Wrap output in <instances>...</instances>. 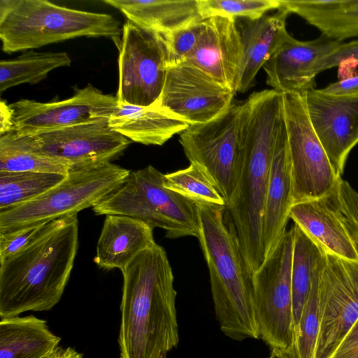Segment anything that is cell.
I'll use <instances>...</instances> for the list:
<instances>
[{"instance_id": "obj_1", "label": "cell", "mask_w": 358, "mask_h": 358, "mask_svg": "<svg viewBox=\"0 0 358 358\" xmlns=\"http://www.w3.org/2000/svg\"><path fill=\"white\" fill-rule=\"evenodd\" d=\"M120 358H166L179 342L173 273L155 243L121 270Z\"/></svg>"}, {"instance_id": "obj_2", "label": "cell", "mask_w": 358, "mask_h": 358, "mask_svg": "<svg viewBox=\"0 0 358 358\" xmlns=\"http://www.w3.org/2000/svg\"><path fill=\"white\" fill-rule=\"evenodd\" d=\"M283 118L282 96L273 90L253 92L243 102L242 166L227 206L241 252L254 273L264 261L262 220L273 155Z\"/></svg>"}, {"instance_id": "obj_3", "label": "cell", "mask_w": 358, "mask_h": 358, "mask_svg": "<svg viewBox=\"0 0 358 358\" xmlns=\"http://www.w3.org/2000/svg\"><path fill=\"white\" fill-rule=\"evenodd\" d=\"M78 215L57 219L47 232L0 261V317L47 311L61 299L78 248Z\"/></svg>"}, {"instance_id": "obj_4", "label": "cell", "mask_w": 358, "mask_h": 358, "mask_svg": "<svg viewBox=\"0 0 358 358\" xmlns=\"http://www.w3.org/2000/svg\"><path fill=\"white\" fill-rule=\"evenodd\" d=\"M200 246L210 275L217 320L227 337L259 338L252 273L248 268L234 227L224 218L226 206L196 203Z\"/></svg>"}, {"instance_id": "obj_5", "label": "cell", "mask_w": 358, "mask_h": 358, "mask_svg": "<svg viewBox=\"0 0 358 358\" xmlns=\"http://www.w3.org/2000/svg\"><path fill=\"white\" fill-rule=\"evenodd\" d=\"M122 32L111 15L69 8L46 0H1L0 39L6 53L39 48L80 36L108 37Z\"/></svg>"}, {"instance_id": "obj_6", "label": "cell", "mask_w": 358, "mask_h": 358, "mask_svg": "<svg viewBox=\"0 0 358 358\" xmlns=\"http://www.w3.org/2000/svg\"><path fill=\"white\" fill-rule=\"evenodd\" d=\"M154 166L131 171L124 182L92 208L96 215H120L165 231L166 237L199 236L196 203L164 185Z\"/></svg>"}, {"instance_id": "obj_7", "label": "cell", "mask_w": 358, "mask_h": 358, "mask_svg": "<svg viewBox=\"0 0 358 358\" xmlns=\"http://www.w3.org/2000/svg\"><path fill=\"white\" fill-rule=\"evenodd\" d=\"M130 172L111 162L71 168L62 182L45 194L0 210V231L49 222L93 208L119 187Z\"/></svg>"}, {"instance_id": "obj_8", "label": "cell", "mask_w": 358, "mask_h": 358, "mask_svg": "<svg viewBox=\"0 0 358 358\" xmlns=\"http://www.w3.org/2000/svg\"><path fill=\"white\" fill-rule=\"evenodd\" d=\"M293 245L292 227L252 273V280L259 338L271 350L296 358L292 293Z\"/></svg>"}, {"instance_id": "obj_9", "label": "cell", "mask_w": 358, "mask_h": 358, "mask_svg": "<svg viewBox=\"0 0 358 358\" xmlns=\"http://www.w3.org/2000/svg\"><path fill=\"white\" fill-rule=\"evenodd\" d=\"M243 111V102L232 103L212 120L189 125L179 137L186 157L206 172L226 207L236 189L241 170Z\"/></svg>"}, {"instance_id": "obj_10", "label": "cell", "mask_w": 358, "mask_h": 358, "mask_svg": "<svg viewBox=\"0 0 358 358\" xmlns=\"http://www.w3.org/2000/svg\"><path fill=\"white\" fill-rule=\"evenodd\" d=\"M305 94L282 93L292 180V203L327 196L338 176L307 112Z\"/></svg>"}, {"instance_id": "obj_11", "label": "cell", "mask_w": 358, "mask_h": 358, "mask_svg": "<svg viewBox=\"0 0 358 358\" xmlns=\"http://www.w3.org/2000/svg\"><path fill=\"white\" fill-rule=\"evenodd\" d=\"M119 49V103L149 106L159 98L167 69L163 36L127 20Z\"/></svg>"}, {"instance_id": "obj_12", "label": "cell", "mask_w": 358, "mask_h": 358, "mask_svg": "<svg viewBox=\"0 0 358 358\" xmlns=\"http://www.w3.org/2000/svg\"><path fill=\"white\" fill-rule=\"evenodd\" d=\"M318 306L320 330L313 358H330L358 319V261L324 251Z\"/></svg>"}, {"instance_id": "obj_13", "label": "cell", "mask_w": 358, "mask_h": 358, "mask_svg": "<svg viewBox=\"0 0 358 358\" xmlns=\"http://www.w3.org/2000/svg\"><path fill=\"white\" fill-rule=\"evenodd\" d=\"M116 96L89 84L71 98L49 103L21 99L10 104L13 131L33 134L108 120L117 107Z\"/></svg>"}, {"instance_id": "obj_14", "label": "cell", "mask_w": 358, "mask_h": 358, "mask_svg": "<svg viewBox=\"0 0 358 358\" xmlns=\"http://www.w3.org/2000/svg\"><path fill=\"white\" fill-rule=\"evenodd\" d=\"M108 120L22 134L33 150L80 167L111 162L130 145L129 139L110 128Z\"/></svg>"}, {"instance_id": "obj_15", "label": "cell", "mask_w": 358, "mask_h": 358, "mask_svg": "<svg viewBox=\"0 0 358 358\" xmlns=\"http://www.w3.org/2000/svg\"><path fill=\"white\" fill-rule=\"evenodd\" d=\"M236 94L196 66L185 62L166 69L156 101L189 125L206 123L224 112Z\"/></svg>"}, {"instance_id": "obj_16", "label": "cell", "mask_w": 358, "mask_h": 358, "mask_svg": "<svg viewBox=\"0 0 358 358\" xmlns=\"http://www.w3.org/2000/svg\"><path fill=\"white\" fill-rule=\"evenodd\" d=\"M304 96L311 125L341 177L349 153L358 143V92L335 95L313 89Z\"/></svg>"}, {"instance_id": "obj_17", "label": "cell", "mask_w": 358, "mask_h": 358, "mask_svg": "<svg viewBox=\"0 0 358 358\" xmlns=\"http://www.w3.org/2000/svg\"><path fill=\"white\" fill-rule=\"evenodd\" d=\"M342 43L322 34L301 41L287 31L263 66L267 85L280 93L305 94L315 89L317 63Z\"/></svg>"}, {"instance_id": "obj_18", "label": "cell", "mask_w": 358, "mask_h": 358, "mask_svg": "<svg viewBox=\"0 0 358 358\" xmlns=\"http://www.w3.org/2000/svg\"><path fill=\"white\" fill-rule=\"evenodd\" d=\"M243 45L236 20L216 16L203 20L197 47L188 61L236 93Z\"/></svg>"}, {"instance_id": "obj_19", "label": "cell", "mask_w": 358, "mask_h": 358, "mask_svg": "<svg viewBox=\"0 0 358 358\" xmlns=\"http://www.w3.org/2000/svg\"><path fill=\"white\" fill-rule=\"evenodd\" d=\"M292 204L291 163L283 115L273 155L264 207L262 244L264 259L273 252L287 231Z\"/></svg>"}, {"instance_id": "obj_20", "label": "cell", "mask_w": 358, "mask_h": 358, "mask_svg": "<svg viewBox=\"0 0 358 358\" xmlns=\"http://www.w3.org/2000/svg\"><path fill=\"white\" fill-rule=\"evenodd\" d=\"M155 243L153 228L146 222L125 215H106L94 262L102 269L121 271Z\"/></svg>"}, {"instance_id": "obj_21", "label": "cell", "mask_w": 358, "mask_h": 358, "mask_svg": "<svg viewBox=\"0 0 358 358\" xmlns=\"http://www.w3.org/2000/svg\"><path fill=\"white\" fill-rule=\"evenodd\" d=\"M108 124L113 130L131 141L147 145H162L189 127L157 102L149 106L118 102Z\"/></svg>"}, {"instance_id": "obj_22", "label": "cell", "mask_w": 358, "mask_h": 358, "mask_svg": "<svg viewBox=\"0 0 358 358\" xmlns=\"http://www.w3.org/2000/svg\"><path fill=\"white\" fill-rule=\"evenodd\" d=\"M289 13L283 8L256 20L241 19L240 32L243 58L236 92H245L254 85L257 74L281 41Z\"/></svg>"}, {"instance_id": "obj_23", "label": "cell", "mask_w": 358, "mask_h": 358, "mask_svg": "<svg viewBox=\"0 0 358 358\" xmlns=\"http://www.w3.org/2000/svg\"><path fill=\"white\" fill-rule=\"evenodd\" d=\"M289 217L325 252L358 261L347 232L324 197L292 204Z\"/></svg>"}, {"instance_id": "obj_24", "label": "cell", "mask_w": 358, "mask_h": 358, "mask_svg": "<svg viewBox=\"0 0 358 358\" xmlns=\"http://www.w3.org/2000/svg\"><path fill=\"white\" fill-rule=\"evenodd\" d=\"M129 21L150 31L165 34L203 20L198 0H105Z\"/></svg>"}, {"instance_id": "obj_25", "label": "cell", "mask_w": 358, "mask_h": 358, "mask_svg": "<svg viewBox=\"0 0 358 358\" xmlns=\"http://www.w3.org/2000/svg\"><path fill=\"white\" fill-rule=\"evenodd\" d=\"M60 340L33 315L1 318L0 358H41L55 352Z\"/></svg>"}, {"instance_id": "obj_26", "label": "cell", "mask_w": 358, "mask_h": 358, "mask_svg": "<svg viewBox=\"0 0 358 358\" xmlns=\"http://www.w3.org/2000/svg\"><path fill=\"white\" fill-rule=\"evenodd\" d=\"M279 4L331 39L343 41L358 36V0H279Z\"/></svg>"}, {"instance_id": "obj_27", "label": "cell", "mask_w": 358, "mask_h": 358, "mask_svg": "<svg viewBox=\"0 0 358 358\" xmlns=\"http://www.w3.org/2000/svg\"><path fill=\"white\" fill-rule=\"evenodd\" d=\"M293 229L292 293L295 335L303 308L320 274L324 250L298 226L294 224Z\"/></svg>"}, {"instance_id": "obj_28", "label": "cell", "mask_w": 358, "mask_h": 358, "mask_svg": "<svg viewBox=\"0 0 358 358\" xmlns=\"http://www.w3.org/2000/svg\"><path fill=\"white\" fill-rule=\"evenodd\" d=\"M71 166L33 150L23 134L11 131L0 136V171L40 172L66 176Z\"/></svg>"}, {"instance_id": "obj_29", "label": "cell", "mask_w": 358, "mask_h": 358, "mask_svg": "<svg viewBox=\"0 0 358 358\" xmlns=\"http://www.w3.org/2000/svg\"><path fill=\"white\" fill-rule=\"evenodd\" d=\"M71 59L65 52H26L17 58L0 62V92L24 83L36 84L52 70L69 66Z\"/></svg>"}, {"instance_id": "obj_30", "label": "cell", "mask_w": 358, "mask_h": 358, "mask_svg": "<svg viewBox=\"0 0 358 358\" xmlns=\"http://www.w3.org/2000/svg\"><path fill=\"white\" fill-rule=\"evenodd\" d=\"M66 176L0 171V210L18 206L45 194L62 182Z\"/></svg>"}, {"instance_id": "obj_31", "label": "cell", "mask_w": 358, "mask_h": 358, "mask_svg": "<svg viewBox=\"0 0 358 358\" xmlns=\"http://www.w3.org/2000/svg\"><path fill=\"white\" fill-rule=\"evenodd\" d=\"M164 185L196 203L227 206L211 179L201 167L194 164L190 163L187 168L165 174Z\"/></svg>"}, {"instance_id": "obj_32", "label": "cell", "mask_w": 358, "mask_h": 358, "mask_svg": "<svg viewBox=\"0 0 358 358\" xmlns=\"http://www.w3.org/2000/svg\"><path fill=\"white\" fill-rule=\"evenodd\" d=\"M203 20L220 16L256 20L279 8V0H198Z\"/></svg>"}, {"instance_id": "obj_33", "label": "cell", "mask_w": 358, "mask_h": 358, "mask_svg": "<svg viewBox=\"0 0 358 358\" xmlns=\"http://www.w3.org/2000/svg\"><path fill=\"white\" fill-rule=\"evenodd\" d=\"M319 278L320 274L314 282L295 330L294 352L296 358L314 357L320 330Z\"/></svg>"}, {"instance_id": "obj_34", "label": "cell", "mask_w": 358, "mask_h": 358, "mask_svg": "<svg viewBox=\"0 0 358 358\" xmlns=\"http://www.w3.org/2000/svg\"><path fill=\"white\" fill-rule=\"evenodd\" d=\"M324 198L344 227L358 255V192L341 177L331 192Z\"/></svg>"}, {"instance_id": "obj_35", "label": "cell", "mask_w": 358, "mask_h": 358, "mask_svg": "<svg viewBox=\"0 0 358 358\" xmlns=\"http://www.w3.org/2000/svg\"><path fill=\"white\" fill-rule=\"evenodd\" d=\"M203 28V20L162 34L167 51V67L188 61L194 52Z\"/></svg>"}, {"instance_id": "obj_36", "label": "cell", "mask_w": 358, "mask_h": 358, "mask_svg": "<svg viewBox=\"0 0 358 358\" xmlns=\"http://www.w3.org/2000/svg\"><path fill=\"white\" fill-rule=\"evenodd\" d=\"M56 221L0 231V261L10 257L42 236L55 224Z\"/></svg>"}, {"instance_id": "obj_37", "label": "cell", "mask_w": 358, "mask_h": 358, "mask_svg": "<svg viewBox=\"0 0 358 358\" xmlns=\"http://www.w3.org/2000/svg\"><path fill=\"white\" fill-rule=\"evenodd\" d=\"M347 63L352 67L358 65V40L342 43L317 63L315 71L318 74L328 69L343 66Z\"/></svg>"}, {"instance_id": "obj_38", "label": "cell", "mask_w": 358, "mask_h": 358, "mask_svg": "<svg viewBox=\"0 0 358 358\" xmlns=\"http://www.w3.org/2000/svg\"><path fill=\"white\" fill-rule=\"evenodd\" d=\"M330 358H358V319Z\"/></svg>"}, {"instance_id": "obj_39", "label": "cell", "mask_w": 358, "mask_h": 358, "mask_svg": "<svg viewBox=\"0 0 358 358\" xmlns=\"http://www.w3.org/2000/svg\"><path fill=\"white\" fill-rule=\"evenodd\" d=\"M321 90L335 95L352 94L358 92V75L347 77L331 83Z\"/></svg>"}, {"instance_id": "obj_40", "label": "cell", "mask_w": 358, "mask_h": 358, "mask_svg": "<svg viewBox=\"0 0 358 358\" xmlns=\"http://www.w3.org/2000/svg\"><path fill=\"white\" fill-rule=\"evenodd\" d=\"M13 129V115L10 104L0 101V136L9 133Z\"/></svg>"}, {"instance_id": "obj_41", "label": "cell", "mask_w": 358, "mask_h": 358, "mask_svg": "<svg viewBox=\"0 0 358 358\" xmlns=\"http://www.w3.org/2000/svg\"><path fill=\"white\" fill-rule=\"evenodd\" d=\"M55 358H83V355L75 349L69 347L66 349H58Z\"/></svg>"}, {"instance_id": "obj_42", "label": "cell", "mask_w": 358, "mask_h": 358, "mask_svg": "<svg viewBox=\"0 0 358 358\" xmlns=\"http://www.w3.org/2000/svg\"><path fill=\"white\" fill-rule=\"evenodd\" d=\"M268 358H294L291 355L279 351L278 350H272L271 353Z\"/></svg>"}, {"instance_id": "obj_43", "label": "cell", "mask_w": 358, "mask_h": 358, "mask_svg": "<svg viewBox=\"0 0 358 358\" xmlns=\"http://www.w3.org/2000/svg\"><path fill=\"white\" fill-rule=\"evenodd\" d=\"M57 351L55 352H54V353H52V354H50L48 355L44 356V357H43L41 358H55V354H56Z\"/></svg>"}]
</instances>
